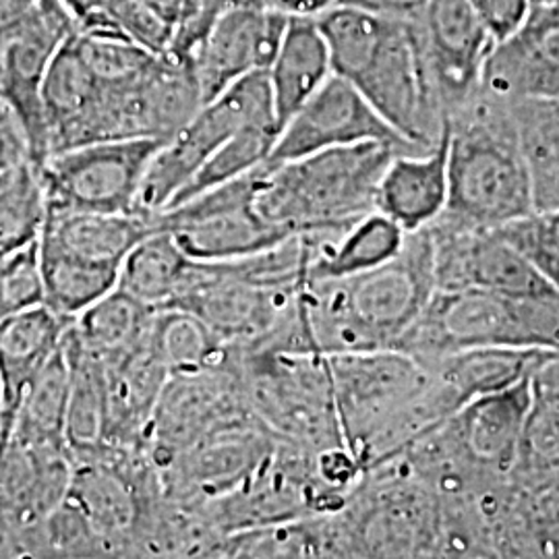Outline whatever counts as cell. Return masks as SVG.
Segmentation results:
<instances>
[{"mask_svg": "<svg viewBox=\"0 0 559 559\" xmlns=\"http://www.w3.org/2000/svg\"><path fill=\"white\" fill-rule=\"evenodd\" d=\"M438 290L429 226L411 233L399 255L376 270L305 284L295 299L318 355L399 350Z\"/></svg>", "mask_w": 559, "mask_h": 559, "instance_id": "1", "label": "cell"}, {"mask_svg": "<svg viewBox=\"0 0 559 559\" xmlns=\"http://www.w3.org/2000/svg\"><path fill=\"white\" fill-rule=\"evenodd\" d=\"M318 21L334 73L350 81L404 140L431 147L448 122L440 124L429 108L413 20L340 2Z\"/></svg>", "mask_w": 559, "mask_h": 559, "instance_id": "2", "label": "cell"}, {"mask_svg": "<svg viewBox=\"0 0 559 559\" xmlns=\"http://www.w3.org/2000/svg\"><path fill=\"white\" fill-rule=\"evenodd\" d=\"M450 195L441 216L501 228L535 214L526 154L510 102L480 87L450 119Z\"/></svg>", "mask_w": 559, "mask_h": 559, "instance_id": "3", "label": "cell"}, {"mask_svg": "<svg viewBox=\"0 0 559 559\" xmlns=\"http://www.w3.org/2000/svg\"><path fill=\"white\" fill-rule=\"evenodd\" d=\"M408 152L367 141L258 168L253 205L263 221L293 235L344 228L378 210V187L388 164Z\"/></svg>", "mask_w": 559, "mask_h": 559, "instance_id": "4", "label": "cell"}, {"mask_svg": "<svg viewBox=\"0 0 559 559\" xmlns=\"http://www.w3.org/2000/svg\"><path fill=\"white\" fill-rule=\"evenodd\" d=\"M468 348L559 353V297L522 300L483 288L436 290L399 350L429 362Z\"/></svg>", "mask_w": 559, "mask_h": 559, "instance_id": "5", "label": "cell"}, {"mask_svg": "<svg viewBox=\"0 0 559 559\" xmlns=\"http://www.w3.org/2000/svg\"><path fill=\"white\" fill-rule=\"evenodd\" d=\"M233 348L247 402L278 440L311 452L344 445L325 355Z\"/></svg>", "mask_w": 559, "mask_h": 559, "instance_id": "6", "label": "cell"}, {"mask_svg": "<svg viewBox=\"0 0 559 559\" xmlns=\"http://www.w3.org/2000/svg\"><path fill=\"white\" fill-rule=\"evenodd\" d=\"M260 122L278 124L267 71L242 78L218 98L203 104L198 115L162 145L143 179L138 212L160 214L226 141Z\"/></svg>", "mask_w": 559, "mask_h": 559, "instance_id": "7", "label": "cell"}, {"mask_svg": "<svg viewBox=\"0 0 559 559\" xmlns=\"http://www.w3.org/2000/svg\"><path fill=\"white\" fill-rule=\"evenodd\" d=\"M67 500L98 531L110 558H140L143 535L164 500L160 468L145 450L110 445L75 460Z\"/></svg>", "mask_w": 559, "mask_h": 559, "instance_id": "8", "label": "cell"}, {"mask_svg": "<svg viewBox=\"0 0 559 559\" xmlns=\"http://www.w3.org/2000/svg\"><path fill=\"white\" fill-rule=\"evenodd\" d=\"M344 445L359 460L429 381V369L402 350H365L328 357Z\"/></svg>", "mask_w": 559, "mask_h": 559, "instance_id": "9", "label": "cell"}, {"mask_svg": "<svg viewBox=\"0 0 559 559\" xmlns=\"http://www.w3.org/2000/svg\"><path fill=\"white\" fill-rule=\"evenodd\" d=\"M166 141L87 143L40 164L48 212L135 214L147 168Z\"/></svg>", "mask_w": 559, "mask_h": 559, "instance_id": "10", "label": "cell"}, {"mask_svg": "<svg viewBox=\"0 0 559 559\" xmlns=\"http://www.w3.org/2000/svg\"><path fill=\"white\" fill-rule=\"evenodd\" d=\"M413 23L427 102L445 124L479 94L496 40L471 0H431Z\"/></svg>", "mask_w": 559, "mask_h": 559, "instance_id": "11", "label": "cell"}, {"mask_svg": "<svg viewBox=\"0 0 559 559\" xmlns=\"http://www.w3.org/2000/svg\"><path fill=\"white\" fill-rule=\"evenodd\" d=\"M258 168L162 210L154 216L158 228L168 230L180 249L195 261L240 260L295 237L258 214L253 205Z\"/></svg>", "mask_w": 559, "mask_h": 559, "instance_id": "12", "label": "cell"}, {"mask_svg": "<svg viewBox=\"0 0 559 559\" xmlns=\"http://www.w3.org/2000/svg\"><path fill=\"white\" fill-rule=\"evenodd\" d=\"M429 233L438 290L483 288L510 299H558V288L498 228H475L440 216Z\"/></svg>", "mask_w": 559, "mask_h": 559, "instance_id": "13", "label": "cell"}, {"mask_svg": "<svg viewBox=\"0 0 559 559\" xmlns=\"http://www.w3.org/2000/svg\"><path fill=\"white\" fill-rule=\"evenodd\" d=\"M255 415L247 402L237 357L221 367L170 376L145 438V452L164 468L195 441L226 423Z\"/></svg>", "mask_w": 559, "mask_h": 559, "instance_id": "14", "label": "cell"}, {"mask_svg": "<svg viewBox=\"0 0 559 559\" xmlns=\"http://www.w3.org/2000/svg\"><path fill=\"white\" fill-rule=\"evenodd\" d=\"M299 290L245 278L228 261H195L173 309L198 316L230 346L263 338L278 323ZM166 307V309H170Z\"/></svg>", "mask_w": 559, "mask_h": 559, "instance_id": "15", "label": "cell"}, {"mask_svg": "<svg viewBox=\"0 0 559 559\" xmlns=\"http://www.w3.org/2000/svg\"><path fill=\"white\" fill-rule=\"evenodd\" d=\"M276 443L278 438L255 415L226 423L160 468L164 496L200 506L221 500L247 480Z\"/></svg>", "mask_w": 559, "mask_h": 559, "instance_id": "16", "label": "cell"}, {"mask_svg": "<svg viewBox=\"0 0 559 559\" xmlns=\"http://www.w3.org/2000/svg\"><path fill=\"white\" fill-rule=\"evenodd\" d=\"M80 29L62 0H40L34 13L0 44L2 98L11 106L29 141L32 160L48 158L41 87L64 41Z\"/></svg>", "mask_w": 559, "mask_h": 559, "instance_id": "17", "label": "cell"}, {"mask_svg": "<svg viewBox=\"0 0 559 559\" xmlns=\"http://www.w3.org/2000/svg\"><path fill=\"white\" fill-rule=\"evenodd\" d=\"M367 141L423 152V147L404 140L350 81L334 73L284 124L267 162L282 164Z\"/></svg>", "mask_w": 559, "mask_h": 559, "instance_id": "18", "label": "cell"}, {"mask_svg": "<svg viewBox=\"0 0 559 559\" xmlns=\"http://www.w3.org/2000/svg\"><path fill=\"white\" fill-rule=\"evenodd\" d=\"M288 15L270 7H237L210 27L193 52L203 104L237 81L267 71L278 55Z\"/></svg>", "mask_w": 559, "mask_h": 559, "instance_id": "19", "label": "cell"}, {"mask_svg": "<svg viewBox=\"0 0 559 559\" xmlns=\"http://www.w3.org/2000/svg\"><path fill=\"white\" fill-rule=\"evenodd\" d=\"M75 460L69 448L0 441V516L36 524L69 496Z\"/></svg>", "mask_w": 559, "mask_h": 559, "instance_id": "20", "label": "cell"}, {"mask_svg": "<svg viewBox=\"0 0 559 559\" xmlns=\"http://www.w3.org/2000/svg\"><path fill=\"white\" fill-rule=\"evenodd\" d=\"M450 120L438 141L423 152H402L388 164L378 187V212L411 235L445 212L450 195Z\"/></svg>", "mask_w": 559, "mask_h": 559, "instance_id": "21", "label": "cell"}, {"mask_svg": "<svg viewBox=\"0 0 559 559\" xmlns=\"http://www.w3.org/2000/svg\"><path fill=\"white\" fill-rule=\"evenodd\" d=\"M73 321L46 305L0 321V441L11 436L21 400L44 367L57 357Z\"/></svg>", "mask_w": 559, "mask_h": 559, "instance_id": "22", "label": "cell"}, {"mask_svg": "<svg viewBox=\"0 0 559 559\" xmlns=\"http://www.w3.org/2000/svg\"><path fill=\"white\" fill-rule=\"evenodd\" d=\"M104 367L110 406V445L145 450L147 429L170 371L154 350L150 336L127 355L104 362Z\"/></svg>", "mask_w": 559, "mask_h": 559, "instance_id": "23", "label": "cell"}, {"mask_svg": "<svg viewBox=\"0 0 559 559\" xmlns=\"http://www.w3.org/2000/svg\"><path fill=\"white\" fill-rule=\"evenodd\" d=\"M75 34L64 41L52 60L41 87L48 156L80 147L83 129L104 96V83L81 55Z\"/></svg>", "mask_w": 559, "mask_h": 559, "instance_id": "24", "label": "cell"}, {"mask_svg": "<svg viewBox=\"0 0 559 559\" xmlns=\"http://www.w3.org/2000/svg\"><path fill=\"white\" fill-rule=\"evenodd\" d=\"M334 75L318 17H288L278 55L267 69L280 129Z\"/></svg>", "mask_w": 559, "mask_h": 559, "instance_id": "25", "label": "cell"}, {"mask_svg": "<svg viewBox=\"0 0 559 559\" xmlns=\"http://www.w3.org/2000/svg\"><path fill=\"white\" fill-rule=\"evenodd\" d=\"M399 224L371 212L346 228H328L309 265V282L357 276L394 260L406 245Z\"/></svg>", "mask_w": 559, "mask_h": 559, "instance_id": "26", "label": "cell"}, {"mask_svg": "<svg viewBox=\"0 0 559 559\" xmlns=\"http://www.w3.org/2000/svg\"><path fill=\"white\" fill-rule=\"evenodd\" d=\"M483 90L501 100L559 96V27L498 44L485 64Z\"/></svg>", "mask_w": 559, "mask_h": 559, "instance_id": "27", "label": "cell"}, {"mask_svg": "<svg viewBox=\"0 0 559 559\" xmlns=\"http://www.w3.org/2000/svg\"><path fill=\"white\" fill-rule=\"evenodd\" d=\"M156 228V218L140 212H48L40 240L90 260L122 263L131 249Z\"/></svg>", "mask_w": 559, "mask_h": 559, "instance_id": "28", "label": "cell"}, {"mask_svg": "<svg viewBox=\"0 0 559 559\" xmlns=\"http://www.w3.org/2000/svg\"><path fill=\"white\" fill-rule=\"evenodd\" d=\"M556 357L559 353L537 348H468L423 365L466 404L519 383Z\"/></svg>", "mask_w": 559, "mask_h": 559, "instance_id": "29", "label": "cell"}, {"mask_svg": "<svg viewBox=\"0 0 559 559\" xmlns=\"http://www.w3.org/2000/svg\"><path fill=\"white\" fill-rule=\"evenodd\" d=\"M64 348L71 362L67 448L73 460L90 459L110 448L106 367L81 346L71 330L64 340Z\"/></svg>", "mask_w": 559, "mask_h": 559, "instance_id": "30", "label": "cell"}, {"mask_svg": "<svg viewBox=\"0 0 559 559\" xmlns=\"http://www.w3.org/2000/svg\"><path fill=\"white\" fill-rule=\"evenodd\" d=\"M44 305L69 320L119 286L120 263L90 260L40 240Z\"/></svg>", "mask_w": 559, "mask_h": 559, "instance_id": "31", "label": "cell"}, {"mask_svg": "<svg viewBox=\"0 0 559 559\" xmlns=\"http://www.w3.org/2000/svg\"><path fill=\"white\" fill-rule=\"evenodd\" d=\"M193 260L180 249L177 239L156 228L138 242L120 263L119 288L152 309H166L179 297Z\"/></svg>", "mask_w": 559, "mask_h": 559, "instance_id": "32", "label": "cell"}, {"mask_svg": "<svg viewBox=\"0 0 559 559\" xmlns=\"http://www.w3.org/2000/svg\"><path fill=\"white\" fill-rule=\"evenodd\" d=\"M156 309L115 288L73 321L71 332L102 362L119 359L147 336Z\"/></svg>", "mask_w": 559, "mask_h": 559, "instance_id": "33", "label": "cell"}, {"mask_svg": "<svg viewBox=\"0 0 559 559\" xmlns=\"http://www.w3.org/2000/svg\"><path fill=\"white\" fill-rule=\"evenodd\" d=\"M69 388L71 362L62 344L21 400L9 438L40 448H67Z\"/></svg>", "mask_w": 559, "mask_h": 559, "instance_id": "34", "label": "cell"}, {"mask_svg": "<svg viewBox=\"0 0 559 559\" xmlns=\"http://www.w3.org/2000/svg\"><path fill=\"white\" fill-rule=\"evenodd\" d=\"M147 336L170 376L221 367L233 357V346L185 309H158Z\"/></svg>", "mask_w": 559, "mask_h": 559, "instance_id": "35", "label": "cell"}, {"mask_svg": "<svg viewBox=\"0 0 559 559\" xmlns=\"http://www.w3.org/2000/svg\"><path fill=\"white\" fill-rule=\"evenodd\" d=\"M48 200L40 164L27 158L0 175V253L40 239Z\"/></svg>", "mask_w": 559, "mask_h": 559, "instance_id": "36", "label": "cell"}, {"mask_svg": "<svg viewBox=\"0 0 559 559\" xmlns=\"http://www.w3.org/2000/svg\"><path fill=\"white\" fill-rule=\"evenodd\" d=\"M280 131L282 129L276 122H260V124L245 127L201 166L200 173L180 191L168 207L179 205L182 201L191 200L210 189L222 187L230 180L240 179L261 164H265L276 147Z\"/></svg>", "mask_w": 559, "mask_h": 559, "instance_id": "37", "label": "cell"}, {"mask_svg": "<svg viewBox=\"0 0 559 559\" xmlns=\"http://www.w3.org/2000/svg\"><path fill=\"white\" fill-rule=\"evenodd\" d=\"M44 305L40 239L0 255V321Z\"/></svg>", "mask_w": 559, "mask_h": 559, "instance_id": "38", "label": "cell"}, {"mask_svg": "<svg viewBox=\"0 0 559 559\" xmlns=\"http://www.w3.org/2000/svg\"><path fill=\"white\" fill-rule=\"evenodd\" d=\"M41 528L46 558H110L98 531L69 500L44 519Z\"/></svg>", "mask_w": 559, "mask_h": 559, "instance_id": "39", "label": "cell"}, {"mask_svg": "<svg viewBox=\"0 0 559 559\" xmlns=\"http://www.w3.org/2000/svg\"><path fill=\"white\" fill-rule=\"evenodd\" d=\"M559 290V210L535 212L498 228Z\"/></svg>", "mask_w": 559, "mask_h": 559, "instance_id": "40", "label": "cell"}, {"mask_svg": "<svg viewBox=\"0 0 559 559\" xmlns=\"http://www.w3.org/2000/svg\"><path fill=\"white\" fill-rule=\"evenodd\" d=\"M195 15L177 27L175 38L170 41V48L166 52L191 59L200 41L205 38L210 27L216 23L224 13L237 9V7H265L263 0H195Z\"/></svg>", "mask_w": 559, "mask_h": 559, "instance_id": "41", "label": "cell"}, {"mask_svg": "<svg viewBox=\"0 0 559 559\" xmlns=\"http://www.w3.org/2000/svg\"><path fill=\"white\" fill-rule=\"evenodd\" d=\"M533 185L535 212L559 210V143L522 145Z\"/></svg>", "mask_w": 559, "mask_h": 559, "instance_id": "42", "label": "cell"}, {"mask_svg": "<svg viewBox=\"0 0 559 559\" xmlns=\"http://www.w3.org/2000/svg\"><path fill=\"white\" fill-rule=\"evenodd\" d=\"M522 145L559 143V96L508 100Z\"/></svg>", "mask_w": 559, "mask_h": 559, "instance_id": "43", "label": "cell"}, {"mask_svg": "<svg viewBox=\"0 0 559 559\" xmlns=\"http://www.w3.org/2000/svg\"><path fill=\"white\" fill-rule=\"evenodd\" d=\"M496 46L516 36L528 17L531 0H471Z\"/></svg>", "mask_w": 559, "mask_h": 559, "instance_id": "44", "label": "cell"}, {"mask_svg": "<svg viewBox=\"0 0 559 559\" xmlns=\"http://www.w3.org/2000/svg\"><path fill=\"white\" fill-rule=\"evenodd\" d=\"M27 158H32L27 135L11 106L0 96V175Z\"/></svg>", "mask_w": 559, "mask_h": 559, "instance_id": "45", "label": "cell"}, {"mask_svg": "<svg viewBox=\"0 0 559 559\" xmlns=\"http://www.w3.org/2000/svg\"><path fill=\"white\" fill-rule=\"evenodd\" d=\"M342 4H353L392 20H415L427 9L431 0H340ZM338 2V4H340Z\"/></svg>", "mask_w": 559, "mask_h": 559, "instance_id": "46", "label": "cell"}, {"mask_svg": "<svg viewBox=\"0 0 559 559\" xmlns=\"http://www.w3.org/2000/svg\"><path fill=\"white\" fill-rule=\"evenodd\" d=\"M559 27V0H531V11L520 27V38H539Z\"/></svg>", "mask_w": 559, "mask_h": 559, "instance_id": "47", "label": "cell"}, {"mask_svg": "<svg viewBox=\"0 0 559 559\" xmlns=\"http://www.w3.org/2000/svg\"><path fill=\"white\" fill-rule=\"evenodd\" d=\"M138 2L147 7L150 11H154L168 25H173L175 32L185 21L191 20L198 11L195 0H138Z\"/></svg>", "mask_w": 559, "mask_h": 559, "instance_id": "48", "label": "cell"}, {"mask_svg": "<svg viewBox=\"0 0 559 559\" xmlns=\"http://www.w3.org/2000/svg\"><path fill=\"white\" fill-rule=\"evenodd\" d=\"M40 0H0V44L27 20Z\"/></svg>", "mask_w": 559, "mask_h": 559, "instance_id": "49", "label": "cell"}, {"mask_svg": "<svg viewBox=\"0 0 559 559\" xmlns=\"http://www.w3.org/2000/svg\"><path fill=\"white\" fill-rule=\"evenodd\" d=\"M265 7L280 11L288 17L305 15V17H320L328 9L336 7L340 0H263Z\"/></svg>", "mask_w": 559, "mask_h": 559, "instance_id": "50", "label": "cell"}, {"mask_svg": "<svg viewBox=\"0 0 559 559\" xmlns=\"http://www.w3.org/2000/svg\"><path fill=\"white\" fill-rule=\"evenodd\" d=\"M62 2L73 13V17L78 20L80 29L92 32V29L98 27L106 0H62Z\"/></svg>", "mask_w": 559, "mask_h": 559, "instance_id": "51", "label": "cell"}, {"mask_svg": "<svg viewBox=\"0 0 559 559\" xmlns=\"http://www.w3.org/2000/svg\"><path fill=\"white\" fill-rule=\"evenodd\" d=\"M0 420H2V378H0Z\"/></svg>", "mask_w": 559, "mask_h": 559, "instance_id": "52", "label": "cell"}, {"mask_svg": "<svg viewBox=\"0 0 559 559\" xmlns=\"http://www.w3.org/2000/svg\"><path fill=\"white\" fill-rule=\"evenodd\" d=\"M0 96H2V57H0Z\"/></svg>", "mask_w": 559, "mask_h": 559, "instance_id": "53", "label": "cell"}, {"mask_svg": "<svg viewBox=\"0 0 559 559\" xmlns=\"http://www.w3.org/2000/svg\"><path fill=\"white\" fill-rule=\"evenodd\" d=\"M0 255H2V253H0Z\"/></svg>", "mask_w": 559, "mask_h": 559, "instance_id": "54", "label": "cell"}]
</instances>
